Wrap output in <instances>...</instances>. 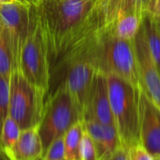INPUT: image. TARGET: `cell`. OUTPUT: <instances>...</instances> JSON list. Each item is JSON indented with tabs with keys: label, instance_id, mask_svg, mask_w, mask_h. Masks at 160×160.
Instances as JSON below:
<instances>
[{
	"label": "cell",
	"instance_id": "16",
	"mask_svg": "<svg viewBox=\"0 0 160 160\" xmlns=\"http://www.w3.org/2000/svg\"><path fill=\"white\" fill-rule=\"evenodd\" d=\"M21 129L19 125L8 116L3 123V127L0 134V152L3 155L10 160L14 147L19 139Z\"/></svg>",
	"mask_w": 160,
	"mask_h": 160
},
{
	"label": "cell",
	"instance_id": "5",
	"mask_svg": "<svg viewBox=\"0 0 160 160\" xmlns=\"http://www.w3.org/2000/svg\"><path fill=\"white\" fill-rule=\"evenodd\" d=\"M80 120H83V116L63 82L55 93L46 99L43 115L39 123L43 154L53 141L62 137L74 122Z\"/></svg>",
	"mask_w": 160,
	"mask_h": 160
},
{
	"label": "cell",
	"instance_id": "21",
	"mask_svg": "<svg viewBox=\"0 0 160 160\" xmlns=\"http://www.w3.org/2000/svg\"><path fill=\"white\" fill-rule=\"evenodd\" d=\"M42 160H65L63 149V136L51 143L43 154Z\"/></svg>",
	"mask_w": 160,
	"mask_h": 160
},
{
	"label": "cell",
	"instance_id": "26",
	"mask_svg": "<svg viewBox=\"0 0 160 160\" xmlns=\"http://www.w3.org/2000/svg\"><path fill=\"white\" fill-rule=\"evenodd\" d=\"M15 1H20V0H0V4L1 3H12V2H15Z\"/></svg>",
	"mask_w": 160,
	"mask_h": 160
},
{
	"label": "cell",
	"instance_id": "3",
	"mask_svg": "<svg viewBox=\"0 0 160 160\" xmlns=\"http://www.w3.org/2000/svg\"><path fill=\"white\" fill-rule=\"evenodd\" d=\"M47 92L32 84L20 69H13L10 76L9 116L21 130L38 125L42 121Z\"/></svg>",
	"mask_w": 160,
	"mask_h": 160
},
{
	"label": "cell",
	"instance_id": "19",
	"mask_svg": "<svg viewBox=\"0 0 160 160\" xmlns=\"http://www.w3.org/2000/svg\"><path fill=\"white\" fill-rule=\"evenodd\" d=\"M10 107V77L0 75V134Z\"/></svg>",
	"mask_w": 160,
	"mask_h": 160
},
{
	"label": "cell",
	"instance_id": "14",
	"mask_svg": "<svg viewBox=\"0 0 160 160\" xmlns=\"http://www.w3.org/2000/svg\"><path fill=\"white\" fill-rule=\"evenodd\" d=\"M141 28L152 58L160 72V29L152 13L146 12L143 14Z\"/></svg>",
	"mask_w": 160,
	"mask_h": 160
},
{
	"label": "cell",
	"instance_id": "10",
	"mask_svg": "<svg viewBox=\"0 0 160 160\" xmlns=\"http://www.w3.org/2000/svg\"><path fill=\"white\" fill-rule=\"evenodd\" d=\"M69 72L64 80L65 86L83 116L85 104L92 88L96 69L84 60H76L69 65Z\"/></svg>",
	"mask_w": 160,
	"mask_h": 160
},
{
	"label": "cell",
	"instance_id": "24",
	"mask_svg": "<svg viewBox=\"0 0 160 160\" xmlns=\"http://www.w3.org/2000/svg\"><path fill=\"white\" fill-rule=\"evenodd\" d=\"M156 12H160V0H156V3L154 6V9L152 12V14H154Z\"/></svg>",
	"mask_w": 160,
	"mask_h": 160
},
{
	"label": "cell",
	"instance_id": "9",
	"mask_svg": "<svg viewBox=\"0 0 160 160\" xmlns=\"http://www.w3.org/2000/svg\"><path fill=\"white\" fill-rule=\"evenodd\" d=\"M92 119L103 124L114 125L109 96L107 74L101 71L94 73L93 81L89 92L84 112L83 120Z\"/></svg>",
	"mask_w": 160,
	"mask_h": 160
},
{
	"label": "cell",
	"instance_id": "7",
	"mask_svg": "<svg viewBox=\"0 0 160 160\" xmlns=\"http://www.w3.org/2000/svg\"><path fill=\"white\" fill-rule=\"evenodd\" d=\"M133 43L138 63L140 89L160 109V72L150 54L141 24L133 40Z\"/></svg>",
	"mask_w": 160,
	"mask_h": 160
},
{
	"label": "cell",
	"instance_id": "29",
	"mask_svg": "<svg viewBox=\"0 0 160 160\" xmlns=\"http://www.w3.org/2000/svg\"><path fill=\"white\" fill-rule=\"evenodd\" d=\"M154 160H160V154H158L156 157H154Z\"/></svg>",
	"mask_w": 160,
	"mask_h": 160
},
{
	"label": "cell",
	"instance_id": "17",
	"mask_svg": "<svg viewBox=\"0 0 160 160\" xmlns=\"http://www.w3.org/2000/svg\"><path fill=\"white\" fill-rule=\"evenodd\" d=\"M13 70L11 42L7 28L0 18V75L10 77Z\"/></svg>",
	"mask_w": 160,
	"mask_h": 160
},
{
	"label": "cell",
	"instance_id": "1",
	"mask_svg": "<svg viewBox=\"0 0 160 160\" xmlns=\"http://www.w3.org/2000/svg\"><path fill=\"white\" fill-rule=\"evenodd\" d=\"M34 5L50 58L63 57L104 27L99 0H38Z\"/></svg>",
	"mask_w": 160,
	"mask_h": 160
},
{
	"label": "cell",
	"instance_id": "13",
	"mask_svg": "<svg viewBox=\"0 0 160 160\" xmlns=\"http://www.w3.org/2000/svg\"><path fill=\"white\" fill-rule=\"evenodd\" d=\"M141 20L142 16L138 14L126 13L120 15L108 27L104 28L119 39L133 41L140 28Z\"/></svg>",
	"mask_w": 160,
	"mask_h": 160
},
{
	"label": "cell",
	"instance_id": "4",
	"mask_svg": "<svg viewBox=\"0 0 160 160\" xmlns=\"http://www.w3.org/2000/svg\"><path fill=\"white\" fill-rule=\"evenodd\" d=\"M32 84L48 92L50 86V57L34 4L30 8V24L24 43L19 68Z\"/></svg>",
	"mask_w": 160,
	"mask_h": 160
},
{
	"label": "cell",
	"instance_id": "20",
	"mask_svg": "<svg viewBox=\"0 0 160 160\" xmlns=\"http://www.w3.org/2000/svg\"><path fill=\"white\" fill-rule=\"evenodd\" d=\"M80 160H99L94 143L85 127L80 143Z\"/></svg>",
	"mask_w": 160,
	"mask_h": 160
},
{
	"label": "cell",
	"instance_id": "18",
	"mask_svg": "<svg viewBox=\"0 0 160 160\" xmlns=\"http://www.w3.org/2000/svg\"><path fill=\"white\" fill-rule=\"evenodd\" d=\"M84 122V127L90 137L92 138L96 152L98 155V159L100 160L103 158L107 152H106V148H105V132H104V124L92 120V119H87L83 120Z\"/></svg>",
	"mask_w": 160,
	"mask_h": 160
},
{
	"label": "cell",
	"instance_id": "15",
	"mask_svg": "<svg viewBox=\"0 0 160 160\" xmlns=\"http://www.w3.org/2000/svg\"><path fill=\"white\" fill-rule=\"evenodd\" d=\"M84 132L83 120L74 122L63 135L65 160H80V143Z\"/></svg>",
	"mask_w": 160,
	"mask_h": 160
},
{
	"label": "cell",
	"instance_id": "6",
	"mask_svg": "<svg viewBox=\"0 0 160 160\" xmlns=\"http://www.w3.org/2000/svg\"><path fill=\"white\" fill-rule=\"evenodd\" d=\"M31 5L24 1L0 4V18L9 33L13 69L19 68L20 58L30 24Z\"/></svg>",
	"mask_w": 160,
	"mask_h": 160
},
{
	"label": "cell",
	"instance_id": "25",
	"mask_svg": "<svg viewBox=\"0 0 160 160\" xmlns=\"http://www.w3.org/2000/svg\"><path fill=\"white\" fill-rule=\"evenodd\" d=\"M152 15H153V17H154V19H155V22H156V24H157L159 29H160V12H156V13H154V14H152Z\"/></svg>",
	"mask_w": 160,
	"mask_h": 160
},
{
	"label": "cell",
	"instance_id": "22",
	"mask_svg": "<svg viewBox=\"0 0 160 160\" xmlns=\"http://www.w3.org/2000/svg\"><path fill=\"white\" fill-rule=\"evenodd\" d=\"M129 160H154V157L138 142L128 150Z\"/></svg>",
	"mask_w": 160,
	"mask_h": 160
},
{
	"label": "cell",
	"instance_id": "28",
	"mask_svg": "<svg viewBox=\"0 0 160 160\" xmlns=\"http://www.w3.org/2000/svg\"><path fill=\"white\" fill-rule=\"evenodd\" d=\"M0 160H7V158L3 155V153L0 152Z\"/></svg>",
	"mask_w": 160,
	"mask_h": 160
},
{
	"label": "cell",
	"instance_id": "8",
	"mask_svg": "<svg viewBox=\"0 0 160 160\" xmlns=\"http://www.w3.org/2000/svg\"><path fill=\"white\" fill-rule=\"evenodd\" d=\"M139 143L153 156L160 154V109L139 90Z\"/></svg>",
	"mask_w": 160,
	"mask_h": 160
},
{
	"label": "cell",
	"instance_id": "11",
	"mask_svg": "<svg viewBox=\"0 0 160 160\" xmlns=\"http://www.w3.org/2000/svg\"><path fill=\"white\" fill-rule=\"evenodd\" d=\"M155 3L156 0H99L104 28L122 14L136 13L143 16L146 12L152 13Z\"/></svg>",
	"mask_w": 160,
	"mask_h": 160
},
{
	"label": "cell",
	"instance_id": "12",
	"mask_svg": "<svg viewBox=\"0 0 160 160\" xmlns=\"http://www.w3.org/2000/svg\"><path fill=\"white\" fill-rule=\"evenodd\" d=\"M43 150L39 124L21 130L19 139L10 160H42Z\"/></svg>",
	"mask_w": 160,
	"mask_h": 160
},
{
	"label": "cell",
	"instance_id": "27",
	"mask_svg": "<svg viewBox=\"0 0 160 160\" xmlns=\"http://www.w3.org/2000/svg\"><path fill=\"white\" fill-rule=\"evenodd\" d=\"M22 1H24V2H26V3H28V4H30V5H32V4H35V3H37L38 0H22Z\"/></svg>",
	"mask_w": 160,
	"mask_h": 160
},
{
	"label": "cell",
	"instance_id": "2",
	"mask_svg": "<svg viewBox=\"0 0 160 160\" xmlns=\"http://www.w3.org/2000/svg\"><path fill=\"white\" fill-rule=\"evenodd\" d=\"M114 126L121 145L129 150L139 142V90L126 80L106 73Z\"/></svg>",
	"mask_w": 160,
	"mask_h": 160
},
{
	"label": "cell",
	"instance_id": "23",
	"mask_svg": "<svg viewBox=\"0 0 160 160\" xmlns=\"http://www.w3.org/2000/svg\"><path fill=\"white\" fill-rule=\"evenodd\" d=\"M100 160H129L128 150L120 145L112 152L105 155Z\"/></svg>",
	"mask_w": 160,
	"mask_h": 160
}]
</instances>
